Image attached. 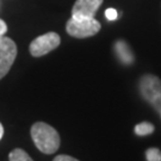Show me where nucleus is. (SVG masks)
Wrapping results in <instances>:
<instances>
[{
  "instance_id": "3",
  "label": "nucleus",
  "mask_w": 161,
  "mask_h": 161,
  "mask_svg": "<svg viewBox=\"0 0 161 161\" xmlns=\"http://www.w3.org/2000/svg\"><path fill=\"white\" fill-rule=\"evenodd\" d=\"M102 29V25L97 19H76L70 18L66 24V31L69 36L75 38H87L97 35Z\"/></svg>"
},
{
  "instance_id": "15",
  "label": "nucleus",
  "mask_w": 161,
  "mask_h": 161,
  "mask_svg": "<svg viewBox=\"0 0 161 161\" xmlns=\"http://www.w3.org/2000/svg\"><path fill=\"white\" fill-rule=\"evenodd\" d=\"M160 116H161V111H160Z\"/></svg>"
},
{
  "instance_id": "5",
  "label": "nucleus",
  "mask_w": 161,
  "mask_h": 161,
  "mask_svg": "<svg viewBox=\"0 0 161 161\" xmlns=\"http://www.w3.org/2000/svg\"><path fill=\"white\" fill-rule=\"evenodd\" d=\"M17 46L10 37H0V80L5 76L17 58Z\"/></svg>"
},
{
  "instance_id": "6",
  "label": "nucleus",
  "mask_w": 161,
  "mask_h": 161,
  "mask_svg": "<svg viewBox=\"0 0 161 161\" xmlns=\"http://www.w3.org/2000/svg\"><path fill=\"white\" fill-rule=\"evenodd\" d=\"M103 0H76L72 7V17L76 19L94 18Z\"/></svg>"
},
{
  "instance_id": "4",
  "label": "nucleus",
  "mask_w": 161,
  "mask_h": 161,
  "mask_svg": "<svg viewBox=\"0 0 161 161\" xmlns=\"http://www.w3.org/2000/svg\"><path fill=\"white\" fill-rule=\"evenodd\" d=\"M60 43H61L60 35L54 31L47 32V34L36 37L30 43V54L34 58H41L43 55H47L48 53L53 52L54 49H56L60 46Z\"/></svg>"
},
{
  "instance_id": "13",
  "label": "nucleus",
  "mask_w": 161,
  "mask_h": 161,
  "mask_svg": "<svg viewBox=\"0 0 161 161\" xmlns=\"http://www.w3.org/2000/svg\"><path fill=\"white\" fill-rule=\"evenodd\" d=\"M6 31H7V24L3 19H0V37L1 36H5Z\"/></svg>"
},
{
  "instance_id": "11",
  "label": "nucleus",
  "mask_w": 161,
  "mask_h": 161,
  "mask_svg": "<svg viewBox=\"0 0 161 161\" xmlns=\"http://www.w3.org/2000/svg\"><path fill=\"white\" fill-rule=\"evenodd\" d=\"M117 11H116L115 8H108L106 11H105V17L108 18L109 20H116L117 19Z\"/></svg>"
},
{
  "instance_id": "1",
  "label": "nucleus",
  "mask_w": 161,
  "mask_h": 161,
  "mask_svg": "<svg viewBox=\"0 0 161 161\" xmlns=\"http://www.w3.org/2000/svg\"><path fill=\"white\" fill-rule=\"evenodd\" d=\"M31 137L35 146L44 154H54L60 148L58 132L44 122H37L31 127Z\"/></svg>"
},
{
  "instance_id": "2",
  "label": "nucleus",
  "mask_w": 161,
  "mask_h": 161,
  "mask_svg": "<svg viewBox=\"0 0 161 161\" xmlns=\"http://www.w3.org/2000/svg\"><path fill=\"white\" fill-rule=\"evenodd\" d=\"M141 97L154 109L161 111V79L154 74H144L138 80Z\"/></svg>"
},
{
  "instance_id": "12",
  "label": "nucleus",
  "mask_w": 161,
  "mask_h": 161,
  "mask_svg": "<svg viewBox=\"0 0 161 161\" xmlns=\"http://www.w3.org/2000/svg\"><path fill=\"white\" fill-rule=\"evenodd\" d=\"M53 161H79V160L75 159V158H72V156H69V155L62 154V155H58Z\"/></svg>"
},
{
  "instance_id": "14",
  "label": "nucleus",
  "mask_w": 161,
  "mask_h": 161,
  "mask_svg": "<svg viewBox=\"0 0 161 161\" xmlns=\"http://www.w3.org/2000/svg\"><path fill=\"white\" fill-rule=\"evenodd\" d=\"M3 136H4V127H3V124L0 123V140L3 138Z\"/></svg>"
},
{
  "instance_id": "7",
  "label": "nucleus",
  "mask_w": 161,
  "mask_h": 161,
  "mask_svg": "<svg viewBox=\"0 0 161 161\" xmlns=\"http://www.w3.org/2000/svg\"><path fill=\"white\" fill-rule=\"evenodd\" d=\"M114 52H115L117 58L119 60V62L125 66H130L135 61V55L131 50L130 46L125 41L117 40L114 43Z\"/></svg>"
},
{
  "instance_id": "9",
  "label": "nucleus",
  "mask_w": 161,
  "mask_h": 161,
  "mask_svg": "<svg viewBox=\"0 0 161 161\" xmlns=\"http://www.w3.org/2000/svg\"><path fill=\"white\" fill-rule=\"evenodd\" d=\"M10 161H34L25 150L20 148H16L10 153L8 155Z\"/></svg>"
},
{
  "instance_id": "8",
  "label": "nucleus",
  "mask_w": 161,
  "mask_h": 161,
  "mask_svg": "<svg viewBox=\"0 0 161 161\" xmlns=\"http://www.w3.org/2000/svg\"><path fill=\"white\" fill-rule=\"evenodd\" d=\"M154 132V125L149 122H142L138 123L135 127V134L138 136H147Z\"/></svg>"
},
{
  "instance_id": "10",
  "label": "nucleus",
  "mask_w": 161,
  "mask_h": 161,
  "mask_svg": "<svg viewBox=\"0 0 161 161\" xmlns=\"http://www.w3.org/2000/svg\"><path fill=\"white\" fill-rule=\"evenodd\" d=\"M147 161H161V150L158 148H149L146 152Z\"/></svg>"
}]
</instances>
